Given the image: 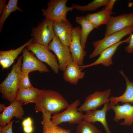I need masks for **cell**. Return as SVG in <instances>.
I'll list each match as a JSON object with an SVG mask.
<instances>
[{"mask_svg": "<svg viewBox=\"0 0 133 133\" xmlns=\"http://www.w3.org/2000/svg\"><path fill=\"white\" fill-rule=\"evenodd\" d=\"M35 104L36 112L44 110L53 115L59 113L69 105L60 93L51 89H43Z\"/></svg>", "mask_w": 133, "mask_h": 133, "instance_id": "obj_1", "label": "cell"}, {"mask_svg": "<svg viewBox=\"0 0 133 133\" xmlns=\"http://www.w3.org/2000/svg\"><path fill=\"white\" fill-rule=\"evenodd\" d=\"M22 56L18 59L16 63L5 80L0 84V91L2 96L11 103L15 101L18 90V84L21 71Z\"/></svg>", "mask_w": 133, "mask_h": 133, "instance_id": "obj_2", "label": "cell"}, {"mask_svg": "<svg viewBox=\"0 0 133 133\" xmlns=\"http://www.w3.org/2000/svg\"><path fill=\"white\" fill-rule=\"evenodd\" d=\"M68 0H50L47 8L42 10V15L45 18L53 21H67L66 15L68 12L72 11L74 8L66 5Z\"/></svg>", "mask_w": 133, "mask_h": 133, "instance_id": "obj_3", "label": "cell"}, {"mask_svg": "<svg viewBox=\"0 0 133 133\" xmlns=\"http://www.w3.org/2000/svg\"><path fill=\"white\" fill-rule=\"evenodd\" d=\"M53 21L46 18L37 26L32 29L31 35L33 37V43L48 47L55 35L53 27Z\"/></svg>", "mask_w": 133, "mask_h": 133, "instance_id": "obj_4", "label": "cell"}, {"mask_svg": "<svg viewBox=\"0 0 133 133\" xmlns=\"http://www.w3.org/2000/svg\"><path fill=\"white\" fill-rule=\"evenodd\" d=\"M133 26L127 27L120 31L105 36L102 39L93 42L94 49L89 55L90 59L98 56L104 50L120 41L125 36L132 34Z\"/></svg>", "mask_w": 133, "mask_h": 133, "instance_id": "obj_5", "label": "cell"}, {"mask_svg": "<svg viewBox=\"0 0 133 133\" xmlns=\"http://www.w3.org/2000/svg\"><path fill=\"white\" fill-rule=\"evenodd\" d=\"M80 104V100H75L69 104L66 110L51 116L52 121L56 125L65 122L70 124H79L83 119L84 116L83 112L78 110L77 107Z\"/></svg>", "mask_w": 133, "mask_h": 133, "instance_id": "obj_6", "label": "cell"}, {"mask_svg": "<svg viewBox=\"0 0 133 133\" xmlns=\"http://www.w3.org/2000/svg\"><path fill=\"white\" fill-rule=\"evenodd\" d=\"M48 48L56 55L58 61L59 69L64 71L67 66L73 61L69 47L64 45L55 35Z\"/></svg>", "mask_w": 133, "mask_h": 133, "instance_id": "obj_7", "label": "cell"}, {"mask_svg": "<svg viewBox=\"0 0 133 133\" xmlns=\"http://www.w3.org/2000/svg\"><path fill=\"white\" fill-rule=\"evenodd\" d=\"M111 92L110 89L103 91H95L86 97L84 103L78 108V111L83 112L94 110L103 104L109 102V97Z\"/></svg>", "mask_w": 133, "mask_h": 133, "instance_id": "obj_8", "label": "cell"}, {"mask_svg": "<svg viewBox=\"0 0 133 133\" xmlns=\"http://www.w3.org/2000/svg\"><path fill=\"white\" fill-rule=\"evenodd\" d=\"M27 48L35 54L39 60L49 65L55 73H58L59 65L57 59L55 55L49 50L48 47L33 43L27 46Z\"/></svg>", "mask_w": 133, "mask_h": 133, "instance_id": "obj_9", "label": "cell"}, {"mask_svg": "<svg viewBox=\"0 0 133 133\" xmlns=\"http://www.w3.org/2000/svg\"><path fill=\"white\" fill-rule=\"evenodd\" d=\"M133 26V13L122 14L118 16H111L106 25L105 36Z\"/></svg>", "mask_w": 133, "mask_h": 133, "instance_id": "obj_10", "label": "cell"}, {"mask_svg": "<svg viewBox=\"0 0 133 133\" xmlns=\"http://www.w3.org/2000/svg\"><path fill=\"white\" fill-rule=\"evenodd\" d=\"M23 63L21 64L22 72L29 73L35 71L39 72H47L49 71L47 67L37 59L33 52H31L27 48L22 50Z\"/></svg>", "mask_w": 133, "mask_h": 133, "instance_id": "obj_11", "label": "cell"}, {"mask_svg": "<svg viewBox=\"0 0 133 133\" xmlns=\"http://www.w3.org/2000/svg\"><path fill=\"white\" fill-rule=\"evenodd\" d=\"M81 30L79 26L73 28L72 30V38L69 47L73 61L79 66L83 65L84 59L86 51L83 48L81 44Z\"/></svg>", "mask_w": 133, "mask_h": 133, "instance_id": "obj_12", "label": "cell"}, {"mask_svg": "<svg viewBox=\"0 0 133 133\" xmlns=\"http://www.w3.org/2000/svg\"><path fill=\"white\" fill-rule=\"evenodd\" d=\"M109 106L115 113L113 120L116 122L123 119L124 120L120 123L121 125H131L133 123V104L128 103H124L122 105H114L109 102Z\"/></svg>", "mask_w": 133, "mask_h": 133, "instance_id": "obj_13", "label": "cell"}, {"mask_svg": "<svg viewBox=\"0 0 133 133\" xmlns=\"http://www.w3.org/2000/svg\"><path fill=\"white\" fill-rule=\"evenodd\" d=\"M53 27L55 35L64 45L69 47L72 39L73 28L69 21H53Z\"/></svg>", "mask_w": 133, "mask_h": 133, "instance_id": "obj_14", "label": "cell"}, {"mask_svg": "<svg viewBox=\"0 0 133 133\" xmlns=\"http://www.w3.org/2000/svg\"><path fill=\"white\" fill-rule=\"evenodd\" d=\"M116 1L110 0L108 5L101 10L95 13L88 14L85 16L94 29H97L101 25L107 24L111 15L114 13L112 10Z\"/></svg>", "mask_w": 133, "mask_h": 133, "instance_id": "obj_15", "label": "cell"}, {"mask_svg": "<svg viewBox=\"0 0 133 133\" xmlns=\"http://www.w3.org/2000/svg\"><path fill=\"white\" fill-rule=\"evenodd\" d=\"M131 34L126 39L120 41L112 46L103 51L100 54L98 58L93 63L84 65L80 66L82 70L84 68L92 66L99 64H101L105 66H109L113 64L112 57L116 51L118 46L121 44L125 42L129 43Z\"/></svg>", "mask_w": 133, "mask_h": 133, "instance_id": "obj_16", "label": "cell"}, {"mask_svg": "<svg viewBox=\"0 0 133 133\" xmlns=\"http://www.w3.org/2000/svg\"><path fill=\"white\" fill-rule=\"evenodd\" d=\"M24 103L15 101L8 107L0 114V127L6 126L11 121L12 118L22 119L24 111L22 107Z\"/></svg>", "mask_w": 133, "mask_h": 133, "instance_id": "obj_17", "label": "cell"}, {"mask_svg": "<svg viewBox=\"0 0 133 133\" xmlns=\"http://www.w3.org/2000/svg\"><path fill=\"white\" fill-rule=\"evenodd\" d=\"M33 38L29 39L22 46L14 50L0 51V64L2 70L8 68L14 63L18 55L23 49L28 45L33 43Z\"/></svg>", "mask_w": 133, "mask_h": 133, "instance_id": "obj_18", "label": "cell"}, {"mask_svg": "<svg viewBox=\"0 0 133 133\" xmlns=\"http://www.w3.org/2000/svg\"><path fill=\"white\" fill-rule=\"evenodd\" d=\"M108 102L105 104L101 110L96 109L86 112L84 120L89 122L95 123L96 121L101 123L103 126L106 133H111L108 126L106 115L107 111L110 110Z\"/></svg>", "mask_w": 133, "mask_h": 133, "instance_id": "obj_19", "label": "cell"}, {"mask_svg": "<svg viewBox=\"0 0 133 133\" xmlns=\"http://www.w3.org/2000/svg\"><path fill=\"white\" fill-rule=\"evenodd\" d=\"M84 72L82 71L80 66L73 61L64 71L63 78L66 82L76 85L79 80L84 77Z\"/></svg>", "mask_w": 133, "mask_h": 133, "instance_id": "obj_20", "label": "cell"}, {"mask_svg": "<svg viewBox=\"0 0 133 133\" xmlns=\"http://www.w3.org/2000/svg\"><path fill=\"white\" fill-rule=\"evenodd\" d=\"M126 82V88L124 92L121 95L110 98V102L114 105L118 104L119 102L122 103H128L133 104V81H130L128 78L124 74L122 70L119 71Z\"/></svg>", "mask_w": 133, "mask_h": 133, "instance_id": "obj_21", "label": "cell"}, {"mask_svg": "<svg viewBox=\"0 0 133 133\" xmlns=\"http://www.w3.org/2000/svg\"><path fill=\"white\" fill-rule=\"evenodd\" d=\"M43 89L34 87L24 89L18 90L15 101L23 103H35Z\"/></svg>", "mask_w": 133, "mask_h": 133, "instance_id": "obj_22", "label": "cell"}, {"mask_svg": "<svg viewBox=\"0 0 133 133\" xmlns=\"http://www.w3.org/2000/svg\"><path fill=\"white\" fill-rule=\"evenodd\" d=\"M42 113V133H72L70 130H67L55 125L51 120L50 113L44 110Z\"/></svg>", "mask_w": 133, "mask_h": 133, "instance_id": "obj_23", "label": "cell"}, {"mask_svg": "<svg viewBox=\"0 0 133 133\" xmlns=\"http://www.w3.org/2000/svg\"><path fill=\"white\" fill-rule=\"evenodd\" d=\"M76 22L80 24L82 28L81 39V44L83 49L86 47L85 45L87 37L90 33L94 29L93 25L86 18V16L76 17Z\"/></svg>", "mask_w": 133, "mask_h": 133, "instance_id": "obj_24", "label": "cell"}, {"mask_svg": "<svg viewBox=\"0 0 133 133\" xmlns=\"http://www.w3.org/2000/svg\"><path fill=\"white\" fill-rule=\"evenodd\" d=\"M110 1V0H94L86 5L72 4V6L76 10L82 12L93 11L101 6L106 7Z\"/></svg>", "mask_w": 133, "mask_h": 133, "instance_id": "obj_25", "label": "cell"}, {"mask_svg": "<svg viewBox=\"0 0 133 133\" xmlns=\"http://www.w3.org/2000/svg\"><path fill=\"white\" fill-rule=\"evenodd\" d=\"M18 0H10L0 18V32H1L3 24L6 19L13 12L18 10L20 12L23 11L17 5Z\"/></svg>", "mask_w": 133, "mask_h": 133, "instance_id": "obj_26", "label": "cell"}, {"mask_svg": "<svg viewBox=\"0 0 133 133\" xmlns=\"http://www.w3.org/2000/svg\"><path fill=\"white\" fill-rule=\"evenodd\" d=\"M77 133H101V132L92 123L83 120L77 127Z\"/></svg>", "mask_w": 133, "mask_h": 133, "instance_id": "obj_27", "label": "cell"}, {"mask_svg": "<svg viewBox=\"0 0 133 133\" xmlns=\"http://www.w3.org/2000/svg\"><path fill=\"white\" fill-rule=\"evenodd\" d=\"M29 74L22 71L19 81V90L26 89L33 87L30 81Z\"/></svg>", "mask_w": 133, "mask_h": 133, "instance_id": "obj_28", "label": "cell"}, {"mask_svg": "<svg viewBox=\"0 0 133 133\" xmlns=\"http://www.w3.org/2000/svg\"><path fill=\"white\" fill-rule=\"evenodd\" d=\"M14 121H11L4 127H0V133H13L12 127Z\"/></svg>", "mask_w": 133, "mask_h": 133, "instance_id": "obj_29", "label": "cell"}, {"mask_svg": "<svg viewBox=\"0 0 133 133\" xmlns=\"http://www.w3.org/2000/svg\"><path fill=\"white\" fill-rule=\"evenodd\" d=\"M125 50L128 53H133V34H131L129 44L125 47Z\"/></svg>", "mask_w": 133, "mask_h": 133, "instance_id": "obj_30", "label": "cell"}, {"mask_svg": "<svg viewBox=\"0 0 133 133\" xmlns=\"http://www.w3.org/2000/svg\"><path fill=\"white\" fill-rule=\"evenodd\" d=\"M32 121L30 117H28L24 120L22 123L23 127L32 125Z\"/></svg>", "mask_w": 133, "mask_h": 133, "instance_id": "obj_31", "label": "cell"}, {"mask_svg": "<svg viewBox=\"0 0 133 133\" xmlns=\"http://www.w3.org/2000/svg\"><path fill=\"white\" fill-rule=\"evenodd\" d=\"M6 0H0V15H1L7 5Z\"/></svg>", "mask_w": 133, "mask_h": 133, "instance_id": "obj_32", "label": "cell"}, {"mask_svg": "<svg viewBox=\"0 0 133 133\" xmlns=\"http://www.w3.org/2000/svg\"><path fill=\"white\" fill-rule=\"evenodd\" d=\"M23 130L25 133H32L33 131L32 125L23 127Z\"/></svg>", "mask_w": 133, "mask_h": 133, "instance_id": "obj_33", "label": "cell"}, {"mask_svg": "<svg viewBox=\"0 0 133 133\" xmlns=\"http://www.w3.org/2000/svg\"><path fill=\"white\" fill-rule=\"evenodd\" d=\"M7 107H6L3 104L0 103V112H3L6 108Z\"/></svg>", "mask_w": 133, "mask_h": 133, "instance_id": "obj_34", "label": "cell"}]
</instances>
